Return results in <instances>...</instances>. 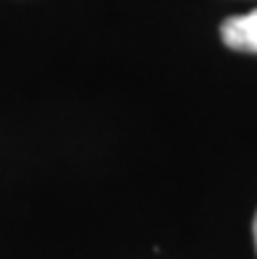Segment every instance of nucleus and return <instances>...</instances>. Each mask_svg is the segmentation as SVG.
<instances>
[{
	"mask_svg": "<svg viewBox=\"0 0 257 259\" xmlns=\"http://www.w3.org/2000/svg\"><path fill=\"white\" fill-rule=\"evenodd\" d=\"M221 37L231 50L257 55V11L226 19L221 24Z\"/></svg>",
	"mask_w": 257,
	"mask_h": 259,
	"instance_id": "obj_1",
	"label": "nucleus"
},
{
	"mask_svg": "<svg viewBox=\"0 0 257 259\" xmlns=\"http://www.w3.org/2000/svg\"><path fill=\"white\" fill-rule=\"evenodd\" d=\"M252 236H254V249H257V212H254V220H252Z\"/></svg>",
	"mask_w": 257,
	"mask_h": 259,
	"instance_id": "obj_2",
	"label": "nucleus"
}]
</instances>
